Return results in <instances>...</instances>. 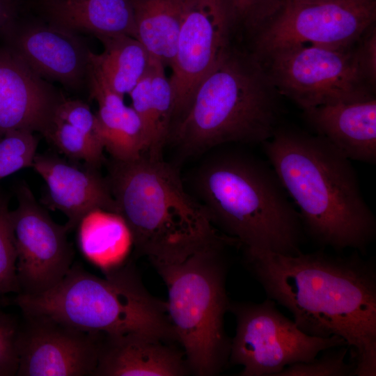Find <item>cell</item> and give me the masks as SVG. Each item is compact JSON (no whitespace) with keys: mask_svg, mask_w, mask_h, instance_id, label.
<instances>
[{"mask_svg":"<svg viewBox=\"0 0 376 376\" xmlns=\"http://www.w3.org/2000/svg\"><path fill=\"white\" fill-rule=\"evenodd\" d=\"M18 205L10 212L17 252L19 292L38 295L54 288L72 265L73 251L65 226L55 223L26 186L19 187Z\"/></svg>","mask_w":376,"mask_h":376,"instance_id":"12","label":"cell"},{"mask_svg":"<svg viewBox=\"0 0 376 376\" xmlns=\"http://www.w3.org/2000/svg\"><path fill=\"white\" fill-rule=\"evenodd\" d=\"M38 146L33 132H9L0 139V180L26 167L31 166Z\"/></svg>","mask_w":376,"mask_h":376,"instance_id":"27","label":"cell"},{"mask_svg":"<svg viewBox=\"0 0 376 376\" xmlns=\"http://www.w3.org/2000/svg\"><path fill=\"white\" fill-rule=\"evenodd\" d=\"M88 53L72 31L51 24L22 31L15 54L40 77L76 87L87 75Z\"/></svg>","mask_w":376,"mask_h":376,"instance_id":"17","label":"cell"},{"mask_svg":"<svg viewBox=\"0 0 376 376\" xmlns=\"http://www.w3.org/2000/svg\"><path fill=\"white\" fill-rule=\"evenodd\" d=\"M280 96L260 61L231 47L173 123L169 140L187 153L230 143L262 144L279 127Z\"/></svg>","mask_w":376,"mask_h":376,"instance_id":"5","label":"cell"},{"mask_svg":"<svg viewBox=\"0 0 376 376\" xmlns=\"http://www.w3.org/2000/svg\"><path fill=\"white\" fill-rule=\"evenodd\" d=\"M113 160L107 180L136 254L151 263L173 262L228 238L186 191L177 170L162 159L142 155Z\"/></svg>","mask_w":376,"mask_h":376,"instance_id":"4","label":"cell"},{"mask_svg":"<svg viewBox=\"0 0 376 376\" xmlns=\"http://www.w3.org/2000/svg\"><path fill=\"white\" fill-rule=\"evenodd\" d=\"M23 315L17 338L16 375L93 376L102 334L82 331L44 315Z\"/></svg>","mask_w":376,"mask_h":376,"instance_id":"13","label":"cell"},{"mask_svg":"<svg viewBox=\"0 0 376 376\" xmlns=\"http://www.w3.org/2000/svg\"><path fill=\"white\" fill-rule=\"evenodd\" d=\"M213 226L246 251L294 256L304 230L297 209L271 166L238 151L213 155L195 179Z\"/></svg>","mask_w":376,"mask_h":376,"instance_id":"3","label":"cell"},{"mask_svg":"<svg viewBox=\"0 0 376 376\" xmlns=\"http://www.w3.org/2000/svg\"><path fill=\"white\" fill-rule=\"evenodd\" d=\"M19 324L0 309V376L16 375L18 368L17 338Z\"/></svg>","mask_w":376,"mask_h":376,"instance_id":"30","label":"cell"},{"mask_svg":"<svg viewBox=\"0 0 376 376\" xmlns=\"http://www.w3.org/2000/svg\"><path fill=\"white\" fill-rule=\"evenodd\" d=\"M77 226L82 253L104 273L126 263L133 241L120 214L96 209L86 214Z\"/></svg>","mask_w":376,"mask_h":376,"instance_id":"21","label":"cell"},{"mask_svg":"<svg viewBox=\"0 0 376 376\" xmlns=\"http://www.w3.org/2000/svg\"><path fill=\"white\" fill-rule=\"evenodd\" d=\"M307 1H315V0H307Z\"/></svg>","mask_w":376,"mask_h":376,"instance_id":"33","label":"cell"},{"mask_svg":"<svg viewBox=\"0 0 376 376\" xmlns=\"http://www.w3.org/2000/svg\"><path fill=\"white\" fill-rule=\"evenodd\" d=\"M10 212L6 202L0 198V295L19 292Z\"/></svg>","mask_w":376,"mask_h":376,"instance_id":"29","label":"cell"},{"mask_svg":"<svg viewBox=\"0 0 376 376\" xmlns=\"http://www.w3.org/2000/svg\"><path fill=\"white\" fill-rule=\"evenodd\" d=\"M361 255L244 250L246 267L267 298L288 309L305 334L344 339L355 375L375 376L376 266Z\"/></svg>","mask_w":376,"mask_h":376,"instance_id":"1","label":"cell"},{"mask_svg":"<svg viewBox=\"0 0 376 376\" xmlns=\"http://www.w3.org/2000/svg\"><path fill=\"white\" fill-rule=\"evenodd\" d=\"M44 1H47V0H44Z\"/></svg>","mask_w":376,"mask_h":376,"instance_id":"34","label":"cell"},{"mask_svg":"<svg viewBox=\"0 0 376 376\" xmlns=\"http://www.w3.org/2000/svg\"><path fill=\"white\" fill-rule=\"evenodd\" d=\"M104 46L101 54L88 53V64L116 93L129 94L148 72L152 56L135 38L116 35L97 38Z\"/></svg>","mask_w":376,"mask_h":376,"instance_id":"22","label":"cell"},{"mask_svg":"<svg viewBox=\"0 0 376 376\" xmlns=\"http://www.w3.org/2000/svg\"><path fill=\"white\" fill-rule=\"evenodd\" d=\"M285 0H227L235 28L251 36L263 29L280 10Z\"/></svg>","mask_w":376,"mask_h":376,"instance_id":"28","label":"cell"},{"mask_svg":"<svg viewBox=\"0 0 376 376\" xmlns=\"http://www.w3.org/2000/svg\"><path fill=\"white\" fill-rule=\"evenodd\" d=\"M191 373L173 342L138 332L102 334L93 376H184Z\"/></svg>","mask_w":376,"mask_h":376,"instance_id":"14","label":"cell"},{"mask_svg":"<svg viewBox=\"0 0 376 376\" xmlns=\"http://www.w3.org/2000/svg\"><path fill=\"white\" fill-rule=\"evenodd\" d=\"M235 23L227 0H186L169 79L173 123L188 108L202 80L232 47Z\"/></svg>","mask_w":376,"mask_h":376,"instance_id":"11","label":"cell"},{"mask_svg":"<svg viewBox=\"0 0 376 376\" xmlns=\"http://www.w3.org/2000/svg\"><path fill=\"white\" fill-rule=\"evenodd\" d=\"M87 75L91 96L98 104L95 115L104 149L118 161L133 160L145 155L146 132L136 111L88 65Z\"/></svg>","mask_w":376,"mask_h":376,"instance_id":"19","label":"cell"},{"mask_svg":"<svg viewBox=\"0 0 376 376\" xmlns=\"http://www.w3.org/2000/svg\"><path fill=\"white\" fill-rule=\"evenodd\" d=\"M262 145L304 233L322 247L365 253L376 219L351 161L322 136L294 129L278 127Z\"/></svg>","mask_w":376,"mask_h":376,"instance_id":"2","label":"cell"},{"mask_svg":"<svg viewBox=\"0 0 376 376\" xmlns=\"http://www.w3.org/2000/svg\"><path fill=\"white\" fill-rule=\"evenodd\" d=\"M316 132L350 161L376 162V99L338 102L304 111Z\"/></svg>","mask_w":376,"mask_h":376,"instance_id":"18","label":"cell"},{"mask_svg":"<svg viewBox=\"0 0 376 376\" xmlns=\"http://www.w3.org/2000/svg\"><path fill=\"white\" fill-rule=\"evenodd\" d=\"M228 311L236 320L228 363L242 367L240 376H277L286 366L308 362L324 350L347 345L338 336L305 334L268 298L261 303L230 301Z\"/></svg>","mask_w":376,"mask_h":376,"instance_id":"9","label":"cell"},{"mask_svg":"<svg viewBox=\"0 0 376 376\" xmlns=\"http://www.w3.org/2000/svg\"><path fill=\"white\" fill-rule=\"evenodd\" d=\"M42 134L67 156L84 160L97 168L103 160V150L97 127L69 123L53 116Z\"/></svg>","mask_w":376,"mask_h":376,"instance_id":"25","label":"cell"},{"mask_svg":"<svg viewBox=\"0 0 376 376\" xmlns=\"http://www.w3.org/2000/svg\"><path fill=\"white\" fill-rule=\"evenodd\" d=\"M51 23L69 31H84L97 38L127 35L136 38L132 0L45 1Z\"/></svg>","mask_w":376,"mask_h":376,"instance_id":"20","label":"cell"},{"mask_svg":"<svg viewBox=\"0 0 376 376\" xmlns=\"http://www.w3.org/2000/svg\"><path fill=\"white\" fill-rule=\"evenodd\" d=\"M58 102L15 54L0 51V136L19 130L42 133Z\"/></svg>","mask_w":376,"mask_h":376,"instance_id":"16","label":"cell"},{"mask_svg":"<svg viewBox=\"0 0 376 376\" xmlns=\"http://www.w3.org/2000/svg\"><path fill=\"white\" fill-rule=\"evenodd\" d=\"M347 345L332 347L324 350L308 362L290 364L277 376H352L355 375L356 364L345 361Z\"/></svg>","mask_w":376,"mask_h":376,"instance_id":"26","label":"cell"},{"mask_svg":"<svg viewBox=\"0 0 376 376\" xmlns=\"http://www.w3.org/2000/svg\"><path fill=\"white\" fill-rule=\"evenodd\" d=\"M136 38L150 55L171 66L186 0H132Z\"/></svg>","mask_w":376,"mask_h":376,"instance_id":"23","label":"cell"},{"mask_svg":"<svg viewBox=\"0 0 376 376\" xmlns=\"http://www.w3.org/2000/svg\"><path fill=\"white\" fill-rule=\"evenodd\" d=\"M12 8L10 0H0V29L10 21Z\"/></svg>","mask_w":376,"mask_h":376,"instance_id":"32","label":"cell"},{"mask_svg":"<svg viewBox=\"0 0 376 376\" xmlns=\"http://www.w3.org/2000/svg\"><path fill=\"white\" fill-rule=\"evenodd\" d=\"M231 239L205 244L186 258L152 263L168 290L167 313L191 373L214 376L229 360L231 339L224 328L230 300L226 288L225 247Z\"/></svg>","mask_w":376,"mask_h":376,"instance_id":"7","label":"cell"},{"mask_svg":"<svg viewBox=\"0 0 376 376\" xmlns=\"http://www.w3.org/2000/svg\"><path fill=\"white\" fill-rule=\"evenodd\" d=\"M47 187L50 207L68 218V232L89 212L102 209L116 213V205L107 179L95 167L79 168L52 155H36L31 166Z\"/></svg>","mask_w":376,"mask_h":376,"instance_id":"15","label":"cell"},{"mask_svg":"<svg viewBox=\"0 0 376 376\" xmlns=\"http://www.w3.org/2000/svg\"><path fill=\"white\" fill-rule=\"evenodd\" d=\"M376 18V0H285L276 15L253 36L258 59L296 45L332 48L354 45Z\"/></svg>","mask_w":376,"mask_h":376,"instance_id":"10","label":"cell"},{"mask_svg":"<svg viewBox=\"0 0 376 376\" xmlns=\"http://www.w3.org/2000/svg\"><path fill=\"white\" fill-rule=\"evenodd\" d=\"M151 92L148 107V120L146 128L147 148L145 155L152 159H162V153L173 119V93L165 66L152 56Z\"/></svg>","mask_w":376,"mask_h":376,"instance_id":"24","label":"cell"},{"mask_svg":"<svg viewBox=\"0 0 376 376\" xmlns=\"http://www.w3.org/2000/svg\"><path fill=\"white\" fill-rule=\"evenodd\" d=\"M13 301L23 313L47 315L82 331L138 332L178 343L166 302L149 293L131 263L105 272L104 278L74 264L52 289L17 294Z\"/></svg>","mask_w":376,"mask_h":376,"instance_id":"6","label":"cell"},{"mask_svg":"<svg viewBox=\"0 0 376 376\" xmlns=\"http://www.w3.org/2000/svg\"><path fill=\"white\" fill-rule=\"evenodd\" d=\"M352 47L296 45L273 51L258 60L278 93L306 111L375 97Z\"/></svg>","mask_w":376,"mask_h":376,"instance_id":"8","label":"cell"},{"mask_svg":"<svg viewBox=\"0 0 376 376\" xmlns=\"http://www.w3.org/2000/svg\"><path fill=\"white\" fill-rule=\"evenodd\" d=\"M360 43L354 48L359 70L367 81L373 88L376 81V31L370 26L359 39Z\"/></svg>","mask_w":376,"mask_h":376,"instance_id":"31","label":"cell"}]
</instances>
